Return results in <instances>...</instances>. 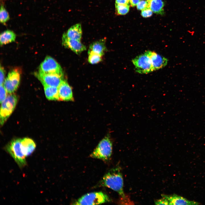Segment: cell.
<instances>
[{
	"instance_id": "19",
	"label": "cell",
	"mask_w": 205,
	"mask_h": 205,
	"mask_svg": "<svg viewBox=\"0 0 205 205\" xmlns=\"http://www.w3.org/2000/svg\"><path fill=\"white\" fill-rule=\"evenodd\" d=\"M46 98L50 100H59L58 87L43 85Z\"/></svg>"
},
{
	"instance_id": "20",
	"label": "cell",
	"mask_w": 205,
	"mask_h": 205,
	"mask_svg": "<svg viewBox=\"0 0 205 205\" xmlns=\"http://www.w3.org/2000/svg\"><path fill=\"white\" fill-rule=\"evenodd\" d=\"M116 11L118 15H123L126 14L129 12V4L115 3Z\"/></svg>"
},
{
	"instance_id": "15",
	"label": "cell",
	"mask_w": 205,
	"mask_h": 205,
	"mask_svg": "<svg viewBox=\"0 0 205 205\" xmlns=\"http://www.w3.org/2000/svg\"><path fill=\"white\" fill-rule=\"evenodd\" d=\"M65 33L69 38L80 41L82 34L81 24L78 23L72 26Z\"/></svg>"
},
{
	"instance_id": "1",
	"label": "cell",
	"mask_w": 205,
	"mask_h": 205,
	"mask_svg": "<svg viewBox=\"0 0 205 205\" xmlns=\"http://www.w3.org/2000/svg\"><path fill=\"white\" fill-rule=\"evenodd\" d=\"M119 167L110 169L103 176L99 183V186L105 187L117 192L121 197L126 200L123 190V180Z\"/></svg>"
},
{
	"instance_id": "5",
	"label": "cell",
	"mask_w": 205,
	"mask_h": 205,
	"mask_svg": "<svg viewBox=\"0 0 205 205\" xmlns=\"http://www.w3.org/2000/svg\"><path fill=\"white\" fill-rule=\"evenodd\" d=\"M18 98L13 93L9 94L1 103L0 123L3 125L14 110L17 104Z\"/></svg>"
},
{
	"instance_id": "18",
	"label": "cell",
	"mask_w": 205,
	"mask_h": 205,
	"mask_svg": "<svg viewBox=\"0 0 205 205\" xmlns=\"http://www.w3.org/2000/svg\"><path fill=\"white\" fill-rule=\"evenodd\" d=\"M16 37V34L13 31L10 30H5L1 34L0 44L2 45L12 42L15 40Z\"/></svg>"
},
{
	"instance_id": "27",
	"label": "cell",
	"mask_w": 205,
	"mask_h": 205,
	"mask_svg": "<svg viewBox=\"0 0 205 205\" xmlns=\"http://www.w3.org/2000/svg\"><path fill=\"white\" fill-rule=\"evenodd\" d=\"M0 85H2L4 83V78L5 76V71L3 67H0Z\"/></svg>"
},
{
	"instance_id": "24",
	"label": "cell",
	"mask_w": 205,
	"mask_h": 205,
	"mask_svg": "<svg viewBox=\"0 0 205 205\" xmlns=\"http://www.w3.org/2000/svg\"><path fill=\"white\" fill-rule=\"evenodd\" d=\"M152 12L150 8L147 7L142 11L141 15L143 17H149L152 15Z\"/></svg>"
},
{
	"instance_id": "8",
	"label": "cell",
	"mask_w": 205,
	"mask_h": 205,
	"mask_svg": "<svg viewBox=\"0 0 205 205\" xmlns=\"http://www.w3.org/2000/svg\"><path fill=\"white\" fill-rule=\"evenodd\" d=\"M20 72L16 69L10 72L5 80L3 86L7 93H13L17 89L20 80Z\"/></svg>"
},
{
	"instance_id": "28",
	"label": "cell",
	"mask_w": 205,
	"mask_h": 205,
	"mask_svg": "<svg viewBox=\"0 0 205 205\" xmlns=\"http://www.w3.org/2000/svg\"><path fill=\"white\" fill-rule=\"evenodd\" d=\"M141 0H129V3L130 6L134 7L137 5Z\"/></svg>"
},
{
	"instance_id": "29",
	"label": "cell",
	"mask_w": 205,
	"mask_h": 205,
	"mask_svg": "<svg viewBox=\"0 0 205 205\" xmlns=\"http://www.w3.org/2000/svg\"><path fill=\"white\" fill-rule=\"evenodd\" d=\"M129 0H116V3L117 4H129Z\"/></svg>"
},
{
	"instance_id": "26",
	"label": "cell",
	"mask_w": 205,
	"mask_h": 205,
	"mask_svg": "<svg viewBox=\"0 0 205 205\" xmlns=\"http://www.w3.org/2000/svg\"><path fill=\"white\" fill-rule=\"evenodd\" d=\"M161 199L155 201V204L156 205H169L168 200L165 198L162 197Z\"/></svg>"
},
{
	"instance_id": "7",
	"label": "cell",
	"mask_w": 205,
	"mask_h": 205,
	"mask_svg": "<svg viewBox=\"0 0 205 205\" xmlns=\"http://www.w3.org/2000/svg\"><path fill=\"white\" fill-rule=\"evenodd\" d=\"M38 72L44 74H57L63 76L60 65L52 57L47 56L40 64Z\"/></svg>"
},
{
	"instance_id": "11",
	"label": "cell",
	"mask_w": 205,
	"mask_h": 205,
	"mask_svg": "<svg viewBox=\"0 0 205 205\" xmlns=\"http://www.w3.org/2000/svg\"><path fill=\"white\" fill-rule=\"evenodd\" d=\"M146 52L150 59L154 70L162 68L167 65L168 60L166 58L153 51Z\"/></svg>"
},
{
	"instance_id": "10",
	"label": "cell",
	"mask_w": 205,
	"mask_h": 205,
	"mask_svg": "<svg viewBox=\"0 0 205 205\" xmlns=\"http://www.w3.org/2000/svg\"><path fill=\"white\" fill-rule=\"evenodd\" d=\"M62 43L66 48H69L77 54H79L85 50V46L82 44L80 41L69 38L64 33L62 37Z\"/></svg>"
},
{
	"instance_id": "16",
	"label": "cell",
	"mask_w": 205,
	"mask_h": 205,
	"mask_svg": "<svg viewBox=\"0 0 205 205\" xmlns=\"http://www.w3.org/2000/svg\"><path fill=\"white\" fill-rule=\"evenodd\" d=\"M104 39H101L91 44L88 52H93L102 56L106 50Z\"/></svg>"
},
{
	"instance_id": "21",
	"label": "cell",
	"mask_w": 205,
	"mask_h": 205,
	"mask_svg": "<svg viewBox=\"0 0 205 205\" xmlns=\"http://www.w3.org/2000/svg\"><path fill=\"white\" fill-rule=\"evenodd\" d=\"M88 52L89 54L88 61L90 63L96 64L101 61L102 56L92 51Z\"/></svg>"
},
{
	"instance_id": "4",
	"label": "cell",
	"mask_w": 205,
	"mask_h": 205,
	"mask_svg": "<svg viewBox=\"0 0 205 205\" xmlns=\"http://www.w3.org/2000/svg\"><path fill=\"white\" fill-rule=\"evenodd\" d=\"M21 139L13 140L7 145L6 148L7 151L20 167L25 166L26 164V157L22 151Z\"/></svg>"
},
{
	"instance_id": "13",
	"label": "cell",
	"mask_w": 205,
	"mask_h": 205,
	"mask_svg": "<svg viewBox=\"0 0 205 205\" xmlns=\"http://www.w3.org/2000/svg\"><path fill=\"white\" fill-rule=\"evenodd\" d=\"M162 196L166 198L168 200L169 205H193L200 204L198 202L189 200L175 194L171 195L162 194Z\"/></svg>"
},
{
	"instance_id": "25",
	"label": "cell",
	"mask_w": 205,
	"mask_h": 205,
	"mask_svg": "<svg viewBox=\"0 0 205 205\" xmlns=\"http://www.w3.org/2000/svg\"><path fill=\"white\" fill-rule=\"evenodd\" d=\"M147 3L146 1L141 0L137 5V9L139 10H142L147 7Z\"/></svg>"
},
{
	"instance_id": "3",
	"label": "cell",
	"mask_w": 205,
	"mask_h": 205,
	"mask_svg": "<svg viewBox=\"0 0 205 205\" xmlns=\"http://www.w3.org/2000/svg\"><path fill=\"white\" fill-rule=\"evenodd\" d=\"M111 200L106 194L101 191L89 193L75 201L74 205H97L110 202Z\"/></svg>"
},
{
	"instance_id": "14",
	"label": "cell",
	"mask_w": 205,
	"mask_h": 205,
	"mask_svg": "<svg viewBox=\"0 0 205 205\" xmlns=\"http://www.w3.org/2000/svg\"><path fill=\"white\" fill-rule=\"evenodd\" d=\"M21 145L23 153L26 157L31 154L36 147L35 143L34 141L27 138L21 139Z\"/></svg>"
},
{
	"instance_id": "2",
	"label": "cell",
	"mask_w": 205,
	"mask_h": 205,
	"mask_svg": "<svg viewBox=\"0 0 205 205\" xmlns=\"http://www.w3.org/2000/svg\"><path fill=\"white\" fill-rule=\"evenodd\" d=\"M112 146L109 137L106 136L101 141L90 156L91 158L107 161L111 155Z\"/></svg>"
},
{
	"instance_id": "12",
	"label": "cell",
	"mask_w": 205,
	"mask_h": 205,
	"mask_svg": "<svg viewBox=\"0 0 205 205\" xmlns=\"http://www.w3.org/2000/svg\"><path fill=\"white\" fill-rule=\"evenodd\" d=\"M59 100L70 101L73 99L71 87L66 81L63 80L58 87Z\"/></svg>"
},
{
	"instance_id": "22",
	"label": "cell",
	"mask_w": 205,
	"mask_h": 205,
	"mask_svg": "<svg viewBox=\"0 0 205 205\" xmlns=\"http://www.w3.org/2000/svg\"><path fill=\"white\" fill-rule=\"evenodd\" d=\"M9 18L8 12L3 5H1L0 10V22L3 24H5L9 19Z\"/></svg>"
},
{
	"instance_id": "6",
	"label": "cell",
	"mask_w": 205,
	"mask_h": 205,
	"mask_svg": "<svg viewBox=\"0 0 205 205\" xmlns=\"http://www.w3.org/2000/svg\"><path fill=\"white\" fill-rule=\"evenodd\" d=\"M132 62L138 73L146 74L154 71L150 59L146 52L135 57Z\"/></svg>"
},
{
	"instance_id": "9",
	"label": "cell",
	"mask_w": 205,
	"mask_h": 205,
	"mask_svg": "<svg viewBox=\"0 0 205 205\" xmlns=\"http://www.w3.org/2000/svg\"><path fill=\"white\" fill-rule=\"evenodd\" d=\"M35 75L43 85L58 87L63 80V76L57 74H44L36 72Z\"/></svg>"
},
{
	"instance_id": "17",
	"label": "cell",
	"mask_w": 205,
	"mask_h": 205,
	"mask_svg": "<svg viewBox=\"0 0 205 205\" xmlns=\"http://www.w3.org/2000/svg\"><path fill=\"white\" fill-rule=\"evenodd\" d=\"M147 3V8H150L154 13L158 14H164V4L163 0H146Z\"/></svg>"
},
{
	"instance_id": "23",
	"label": "cell",
	"mask_w": 205,
	"mask_h": 205,
	"mask_svg": "<svg viewBox=\"0 0 205 205\" xmlns=\"http://www.w3.org/2000/svg\"><path fill=\"white\" fill-rule=\"evenodd\" d=\"M0 102L1 103L6 98L7 92L5 89L3 85H0Z\"/></svg>"
}]
</instances>
